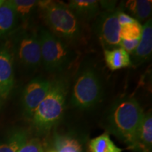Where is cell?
Segmentation results:
<instances>
[{
  "label": "cell",
  "mask_w": 152,
  "mask_h": 152,
  "mask_svg": "<svg viewBox=\"0 0 152 152\" xmlns=\"http://www.w3.org/2000/svg\"><path fill=\"white\" fill-rule=\"evenodd\" d=\"M143 152H151V151H147V150H144Z\"/></svg>",
  "instance_id": "obj_25"
},
{
  "label": "cell",
  "mask_w": 152,
  "mask_h": 152,
  "mask_svg": "<svg viewBox=\"0 0 152 152\" xmlns=\"http://www.w3.org/2000/svg\"><path fill=\"white\" fill-rule=\"evenodd\" d=\"M152 54V20L150 18L142 26V33L137 47L131 54L132 66L142 65L149 61Z\"/></svg>",
  "instance_id": "obj_10"
},
{
  "label": "cell",
  "mask_w": 152,
  "mask_h": 152,
  "mask_svg": "<svg viewBox=\"0 0 152 152\" xmlns=\"http://www.w3.org/2000/svg\"><path fill=\"white\" fill-rule=\"evenodd\" d=\"M66 4L83 23L96 18L101 12L97 0H71Z\"/></svg>",
  "instance_id": "obj_12"
},
{
  "label": "cell",
  "mask_w": 152,
  "mask_h": 152,
  "mask_svg": "<svg viewBox=\"0 0 152 152\" xmlns=\"http://www.w3.org/2000/svg\"><path fill=\"white\" fill-rule=\"evenodd\" d=\"M142 33V26L140 22L136 21L132 23L121 26L120 37L121 39H140Z\"/></svg>",
  "instance_id": "obj_20"
},
{
  "label": "cell",
  "mask_w": 152,
  "mask_h": 152,
  "mask_svg": "<svg viewBox=\"0 0 152 152\" xmlns=\"http://www.w3.org/2000/svg\"><path fill=\"white\" fill-rule=\"evenodd\" d=\"M8 44L14 60L30 71H35L42 66L41 49L38 32L30 27L17 29Z\"/></svg>",
  "instance_id": "obj_6"
},
{
  "label": "cell",
  "mask_w": 152,
  "mask_h": 152,
  "mask_svg": "<svg viewBox=\"0 0 152 152\" xmlns=\"http://www.w3.org/2000/svg\"><path fill=\"white\" fill-rule=\"evenodd\" d=\"M14 61L8 44L0 45V110L14 86Z\"/></svg>",
  "instance_id": "obj_9"
},
{
  "label": "cell",
  "mask_w": 152,
  "mask_h": 152,
  "mask_svg": "<svg viewBox=\"0 0 152 152\" xmlns=\"http://www.w3.org/2000/svg\"><path fill=\"white\" fill-rule=\"evenodd\" d=\"M90 152H122L123 149L117 147L107 132L92 139L89 142Z\"/></svg>",
  "instance_id": "obj_18"
},
{
  "label": "cell",
  "mask_w": 152,
  "mask_h": 152,
  "mask_svg": "<svg viewBox=\"0 0 152 152\" xmlns=\"http://www.w3.org/2000/svg\"><path fill=\"white\" fill-rule=\"evenodd\" d=\"M144 113L136 99L129 96L118 99L109 110L106 117L108 130L129 149H139L138 131Z\"/></svg>",
  "instance_id": "obj_1"
},
{
  "label": "cell",
  "mask_w": 152,
  "mask_h": 152,
  "mask_svg": "<svg viewBox=\"0 0 152 152\" xmlns=\"http://www.w3.org/2000/svg\"><path fill=\"white\" fill-rule=\"evenodd\" d=\"M4 0H0V6H1L4 3Z\"/></svg>",
  "instance_id": "obj_24"
},
{
  "label": "cell",
  "mask_w": 152,
  "mask_h": 152,
  "mask_svg": "<svg viewBox=\"0 0 152 152\" xmlns=\"http://www.w3.org/2000/svg\"><path fill=\"white\" fill-rule=\"evenodd\" d=\"M140 39H132V40H128V39H121L120 41L119 47L121 48L124 49V50L129 54L131 55L135 50V49L137 47L139 42H140Z\"/></svg>",
  "instance_id": "obj_22"
},
{
  "label": "cell",
  "mask_w": 152,
  "mask_h": 152,
  "mask_svg": "<svg viewBox=\"0 0 152 152\" xmlns=\"http://www.w3.org/2000/svg\"><path fill=\"white\" fill-rule=\"evenodd\" d=\"M68 93V83L64 77L51 80L49 90L36 109L32 118L36 131L41 134H48L59 122L64 115Z\"/></svg>",
  "instance_id": "obj_3"
},
{
  "label": "cell",
  "mask_w": 152,
  "mask_h": 152,
  "mask_svg": "<svg viewBox=\"0 0 152 152\" xmlns=\"http://www.w3.org/2000/svg\"><path fill=\"white\" fill-rule=\"evenodd\" d=\"M118 9L103 10L96 17L95 33L104 50L118 48L121 41V26L117 16Z\"/></svg>",
  "instance_id": "obj_7"
},
{
  "label": "cell",
  "mask_w": 152,
  "mask_h": 152,
  "mask_svg": "<svg viewBox=\"0 0 152 152\" xmlns=\"http://www.w3.org/2000/svg\"><path fill=\"white\" fill-rule=\"evenodd\" d=\"M18 20L23 23V27H30V21L34 16L39 13V1L36 0H11Z\"/></svg>",
  "instance_id": "obj_14"
},
{
  "label": "cell",
  "mask_w": 152,
  "mask_h": 152,
  "mask_svg": "<svg viewBox=\"0 0 152 152\" xmlns=\"http://www.w3.org/2000/svg\"><path fill=\"white\" fill-rule=\"evenodd\" d=\"M104 56L106 66L112 71L132 66L130 55L121 47L104 50Z\"/></svg>",
  "instance_id": "obj_15"
},
{
  "label": "cell",
  "mask_w": 152,
  "mask_h": 152,
  "mask_svg": "<svg viewBox=\"0 0 152 152\" xmlns=\"http://www.w3.org/2000/svg\"><path fill=\"white\" fill-rule=\"evenodd\" d=\"M39 14L50 32L71 45L85 39L83 23L62 1H39Z\"/></svg>",
  "instance_id": "obj_2"
},
{
  "label": "cell",
  "mask_w": 152,
  "mask_h": 152,
  "mask_svg": "<svg viewBox=\"0 0 152 152\" xmlns=\"http://www.w3.org/2000/svg\"><path fill=\"white\" fill-rule=\"evenodd\" d=\"M103 96V85L98 72L91 66H85L77 72L72 87L70 103L80 110L92 109Z\"/></svg>",
  "instance_id": "obj_5"
},
{
  "label": "cell",
  "mask_w": 152,
  "mask_h": 152,
  "mask_svg": "<svg viewBox=\"0 0 152 152\" xmlns=\"http://www.w3.org/2000/svg\"><path fill=\"white\" fill-rule=\"evenodd\" d=\"M51 80L44 77H35L25 87L22 94V107L25 116L31 118L35 110L49 90Z\"/></svg>",
  "instance_id": "obj_8"
},
{
  "label": "cell",
  "mask_w": 152,
  "mask_h": 152,
  "mask_svg": "<svg viewBox=\"0 0 152 152\" xmlns=\"http://www.w3.org/2000/svg\"><path fill=\"white\" fill-rule=\"evenodd\" d=\"M117 9H118V11H117L118 19V22L121 26H125V25L130 24V23H132L137 21V20H136L135 19L133 18L130 15L126 14L125 11L121 10L119 8H117Z\"/></svg>",
  "instance_id": "obj_23"
},
{
  "label": "cell",
  "mask_w": 152,
  "mask_h": 152,
  "mask_svg": "<svg viewBox=\"0 0 152 152\" xmlns=\"http://www.w3.org/2000/svg\"><path fill=\"white\" fill-rule=\"evenodd\" d=\"M45 152H84L83 144L75 137L54 132L43 147Z\"/></svg>",
  "instance_id": "obj_11"
},
{
  "label": "cell",
  "mask_w": 152,
  "mask_h": 152,
  "mask_svg": "<svg viewBox=\"0 0 152 152\" xmlns=\"http://www.w3.org/2000/svg\"><path fill=\"white\" fill-rule=\"evenodd\" d=\"M18 18L11 0L0 6V39L9 37L18 29Z\"/></svg>",
  "instance_id": "obj_13"
},
{
  "label": "cell",
  "mask_w": 152,
  "mask_h": 152,
  "mask_svg": "<svg viewBox=\"0 0 152 152\" xmlns=\"http://www.w3.org/2000/svg\"><path fill=\"white\" fill-rule=\"evenodd\" d=\"M28 139L25 131H17L9 137L7 142L0 144V152H18Z\"/></svg>",
  "instance_id": "obj_19"
},
{
  "label": "cell",
  "mask_w": 152,
  "mask_h": 152,
  "mask_svg": "<svg viewBox=\"0 0 152 152\" xmlns=\"http://www.w3.org/2000/svg\"><path fill=\"white\" fill-rule=\"evenodd\" d=\"M138 148L151 151L152 146V115L149 111L144 113L137 136Z\"/></svg>",
  "instance_id": "obj_17"
},
{
  "label": "cell",
  "mask_w": 152,
  "mask_h": 152,
  "mask_svg": "<svg viewBox=\"0 0 152 152\" xmlns=\"http://www.w3.org/2000/svg\"><path fill=\"white\" fill-rule=\"evenodd\" d=\"M18 152H45L42 144L38 139L28 140L19 149Z\"/></svg>",
  "instance_id": "obj_21"
},
{
  "label": "cell",
  "mask_w": 152,
  "mask_h": 152,
  "mask_svg": "<svg viewBox=\"0 0 152 152\" xmlns=\"http://www.w3.org/2000/svg\"><path fill=\"white\" fill-rule=\"evenodd\" d=\"M42 65L48 73H61L74 64L78 54L73 45L54 35L47 28L38 32Z\"/></svg>",
  "instance_id": "obj_4"
},
{
  "label": "cell",
  "mask_w": 152,
  "mask_h": 152,
  "mask_svg": "<svg viewBox=\"0 0 152 152\" xmlns=\"http://www.w3.org/2000/svg\"><path fill=\"white\" fill-rule=\"evenodd\" d=\"M123 8L132 15L133 18L138 22L144 21L149 18L152 10V1L149 0H129L122 4Z\"/></svg>",
  "instance_id": "obj_16"
}]
</instances>
